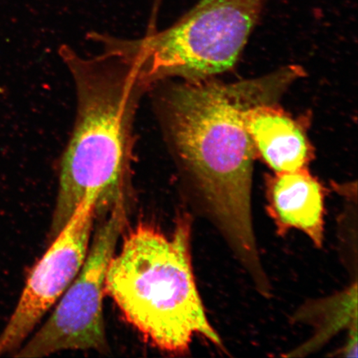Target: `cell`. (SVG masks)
Wrapping results in <instances>:
<instances>
[{"label": "cell", "mask_w": 358, "mask_h": 358, "mask_svg": "<svg viewBox=\"0 0 358 358\" xmlns=\"http://www.w3.org/2000/svg\"><path fill=\"white\" fill-rule=\"evenodd\" d=\"M100 196L87 194L30 271L19 302L0 334V357L13 355L73 283L86 261Z\"/></svg>", "instance_id": "obj_6"}, {"label": "cell", "mask_w": 358, "mask_h": 358, "mask_svg": "<svg viewBox=\"0 0 358 358\" xmlns=\"http://www.w3.org/2000/svg\"><path fill=\"white\" fill-rule=\"evenodd\" d=\"M96 41L101 51L93 56L69 46L59 49L74 84L77 110L61 158L50 241L87 194L99 195L98 208L127 194L136 112L151 87L132 52L109 37Z\"/></svg>", "instance_id": "obj_2"}, {"label": "cell", "mask_w": 358, "mask_h": 358, "mask_svg": "<svg viewBox=\"0 0 358 358\" xmlns=\"http://www.w3.org/2000/svg\"><path fill=\"white\" fill-rule=\"evenodd\" d=\"M127 194L98 208L103 219L93 232L86 261L41 328L16 357H42L64 351H108L103 301L107 268L127 222Z\"/></svg>", "instance_id": "obj_5"}, {"label": "cell", "mask_w": 358, "mask_h": 358, "mask_svg": "<svg viewBox=\"0 0 358 358\" xmlns=\"http://www.w3.org/2000/svg\"><path fill=\"white\" fill-rule=\"evenodd\" d=\"M273 104L246 110L244 124L256 152L275 173L306 168L310 146L299 124Z\"/></svg>", "instance_id": "obj_8"}, {"label": "cell", "mask_w": 358, "mask_h": 358, "mask_svg": "<svg viewBox=\"0 0 358 358\" xmlns=\"http://www.w3.org/2000/svg\"><path fill=\"white\" fill-rule=\"evenodd\" d=\"M191 243L189 215L179 217L170 236L138 224L107 268L106 294L148 341L167 352H187L195 336L223 348L196 288Z\"/></svg>", "instance_id": "obj_3"}, {"label": "cell", "mask_w": 358, "mask_h": 358, "mask_svg": "<svg viewBox=\"0 0 358 358\" xmlns=\"http://www.w3.org/2000/svg\"><path fill=\"white\" fill-rule=\"evenodd\" d=\"M267 210L280 234L291 229L306 234L321 248L324 239V194L306 168L275 173L268 179Z\"/></svg>", "instance_id": "obj_7"}, {"label": "cell", "mask_w": 358, "mask_h": 358, "mask_svg": "<svg viewBox=\"0 0 358 358\" xmlns=\"http://www.w3.org/2000/svg\"><path fill=\"white\" fill-rule=\"evenodd\" d=\"M267 0H199L172 26L129 40L151 89L208 80L231 69Z\"/></svg>", "instance_id": "obj_4"}, {"label": "cell", "mask_w": 358, "mask_h": 358, "mask_svg": "<svg viewBox=\"0 0 358 358\" xmlns=\"http://www.w3.org/2000/svg\"><path fill=\"white\" fill-rule=\"evenodd\" d=\"M298 66L243 82L155 85V106L165 141L198 192L206 213L253 279L264 271L253 228L252 186L257 152L244 124L252 107L274 104L301 77Z\"/></svg>", "instance_id": "obj_1"}]
</instances>
